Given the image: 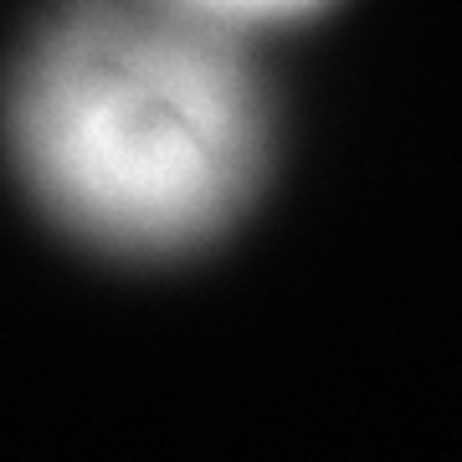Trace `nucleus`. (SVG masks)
I'll use <instances>...</instances> for the list:
<instances>
[{"label": "nucleus", "instance_id": "nucleus-1", "mask_svg": "<svg viewBox=\"0 0 462 462\" xmlns=\"http://www.w3.org/2000/svg\"><path fill=\"white\" fill-rule=\"evenodd\" d=\"M11 144L67 231L160 257L216 236L252 200L267 103L226 26L175 0H78L21 62Z\"/></svg>", "mask_w": 462, "mask_h": 462}, {"label": "nucleus", "instance_id": "nucleus-2", "mask_svg": "<svg viewBox=\"0 0 462 462\" xmlns=\"http://www.w3.org/2000/svg\"><path fill=\"white\" fill-rule=\"evenodd\" d=\"M175 5L216 21V26H226V32H236V36H247V32H263V26H282V21L314 16L319 5H329V0H175Z\"/></svg>", "mask_w": 462, "mask_h": 462}]
</instances>
